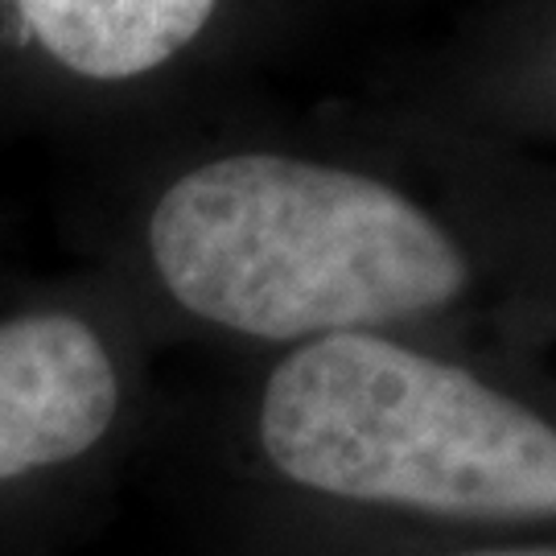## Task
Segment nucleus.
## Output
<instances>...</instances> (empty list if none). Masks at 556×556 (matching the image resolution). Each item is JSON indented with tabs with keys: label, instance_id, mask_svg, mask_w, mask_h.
<instances>
[{
	"label": "nucleus",
	"instance_id": "1",
	"mask_svg": "<svg viewBox=\"0 0 556 556\" xmlns=\"http://www.w3.org/2000/svg\"><path fill=\"white\" fill-rule=\"evenodd\" d=\"M256 454L301 495L445 536H556V392L392 334L301 342Z\"/></svg>",
	"mask_w": 556,
	"mask_h": 556
},
{
	"label": "nucleus",
	"instance_id": "2",
	"mask_svg": "<svg viewBox=\"0 0 556 556\" xmlns=\"http://www.w3.org/2000/svg\"><path fill=\"white\" fill-rule=\"evenodd\" d=\"M149 252L186 314L260 342L388 334L478 289V256L438 211L338 165L236 153L153 206Z\"/></svg>",
	"mask_w": 556,
	"mask_h": 556
},
{
	"label": "nucleus",
	"instance_id": "3",
	"mask_svg": "<svg viewBox=\"0 0 556 556\" xmlns=\"http://www.w3.org/2000/svg\"><path fill=\"white\" fill-rule=\"evenodd\" d=\"M116 408V367L87 321H0V482L75 462L112 429Z\"/></svg>",
	"mask_w": 556,
	"mask_h": 556
},
{
	"label": "nucleus",
	"instance_id": "4",
	"mask_svg": "<svg viewBox=\"0 0 556 556\" xmlns=\"http://www.w3.org/2000/svg\"><path fill=\"white\" fill-rule=\"evenodd\" d=\"M219 0H17L21 25L83 79H132L202 34Z\"/></svg>",
	"mask_w": 556,
	"mask_h": 556
},
{
	"label": "nucleus",
	"instance_id": "5",
	"mask_svg": "<svg viewBox=\"0 0 556 556\" xmlns=\"http://www.w3.org/2000/svg\"><path fill=\"white\" fill-rule=\"evenodd\" d=\"M413 556H556V536H445L417 532Z\"/></svg>",
	"mask_w": 556,
	"mask_h": 556
}]
</instances>
